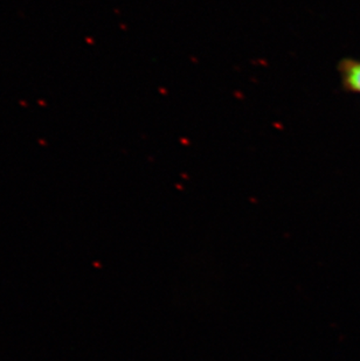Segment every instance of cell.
<instances>
[{"mask_svg": "<svg viewBox=\"0 0 360 361\" xmlns=\"http://www.w3.org/2000/svg\"><path fill=\"white\" fill-rule=\"evenodd\" d=\"M340 82L347 92L360 94V60L343 59L338 65Z\"/></svg>", "mask_w": 360, "mask_h": 361, "instance_id": "6da1fadb", "label": "cell"}]
</instances>
